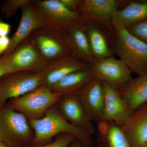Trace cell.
<instances>
[{"instance_id": "28", "label": "cell", "mask_w": 147, "mask_h": 147, "mask_svg": "<svg viewBox=\"0 0 147 147\" xmlns=\"http://www.w3.org/2000/svg\"><path fill=\"white\" fill-rule=\"evenodd\" d=\"M10 42V38L8 36L0 37V57L8 49Z\"/></svg>"}, {"instance_id": "6", "label": "cell", "mask_w": 147, "mask_h": 147, "mask_svg": "<svg viewBox=\"0 0 147 147\" xmlns=\"http://www.w3.org/2000/svg\"><path fill=\"white\" fill-rule=\"evenodd\" d=\"M27 119L9 106L0 109V141L10 147L28 142L32 133Z\"/></svg>"}, {"instance_id": "24", "label": "cell", "mask_w": 147, "mask_h": 147, "mask_svg": "<svg viewBox=\"0 0 147 147\" xmlns=\"http://www.w3.org/2000/svg\"><path fill=\"white\" fill-rule=\"evenodd\" d=\"M126 29L131 34L147 44V19L134 24Z\"/></svg>"}, {"instance_id": "25", "label": "cell", "mask_w": 147, "mask_h": 147, "mask_svg": "<svg viewBox=\"0 0 147 147\" xmlns=\"http://www.w3.org/2000/svg\"><path fill=\"white\" fill-rule=\"evenodd\" d=\"M76 139V137L72 134L63 133L60 134L54 142L50 144L36 146L34 147H68Z\"/></svg>"}, {"instance_id": "9", "label": "cell", "mask_w": 147, "mask_h": 147, "mask_svg": "<svg viewBox=\"0 0 147 147\" xmlns=\"http://www.w3.org/2000/svg\"><path fill=\"white\" fill-rule=\"evenodd\" d=\"M93 76L119 90L132 79L131 71L113 57L96 60L90 66Z\"/></svg>"}, {"instance_id": "21", "label": "cell", "mask_w": 147, "mask_h": 147, "mask_svg": "<svg viewBox=\"0 0 147 147\" xmlns=\"http://www.w3.org/2000/svg\"><path fill=\"white\" fill-rule=\"evenodd\" d=\"M86 30L92 54L96 60L113 57V51L109 47L105 34L96 23L85 20Z\"/></svg>"}, {"instance_id": "23", "label": "cell", "mask_w": 147, "mask_h": 147, "mask_svg": "<svg viewBox=\"0 0 147 147\" xmlns=\"http://www.w3.org/2000/svg\"><path fill=\"white\" fill-rule=\"evenodd\" d=\"M30 0H7L1 3L0 11L3 16L9 18L15 15L17 10Z\"/></svg>"}, {"instance_id": "19", "label": "cell", "mask_w": 147, "mask_h": 147, "mask_svg": "<svg viewBox=\"0 0 147 147\" xmlns=\"http://www.w3.org/2000/svg\"><path fill=\"white\" fill-rule=\"evenodd\" d=\"M93 79L91 69L89 66L69 74L55 83L50 90L62 97L78 94Z\"/></svg>"}, {"instance_id": "17", "label": "cell", "mask_w": 147, "mask_h": 147, "mask_svg": "<svg viewBox=\"0 0 147 147\" xmlns=\"http://www.w3.org/2000/svg\"><path fill=\"white\" fill-rule=\"evenodd\" d=\"M119 127L131 147H144L147 144V105L132 112L126 122Z\"/></svg>"}, {"instance_id": "3", "label": "cell", "mask_w": 147, "mask_h": 147, "mask_svg": "<svg viewBox=\"0 0 147 147\" xmlns=\"http://www.w3.org/2000/svg\"><path fill=\"white\" fill-rule=\"evenodd\" d=\"M62 97L48 88L40 86L20 97L11 99L9 106L24 114L29 120L38 119L50 108L58 104Z\"/></svg>"}, {"instance_id": "22", "label": "cell", "mask_w": 147, "mask_h": 147, "mask_svg": "<svg viewBox=\"0 0 147 147\" xmlns=\"http://www.w3.org/2000/svg\"><path fill=\"white\" fill-rule=\"evenodd\" d=\"M107 139L109 147H132L121 127L112 122Z\"/></svg>"}, {"instance_id": "29", "label": "cell", "mask_w": 147, "mask_h": 147, "mask_svg": "<svg viewBox=\"0 0 147 147\" xmlns=\"http://www.w3.org/2000/svg\"><path fill=\"white\" fill-rule=\"evenodd\" d=\"M6 75V72L4 65L3 61V60L0 58V79L1 78Z\"/></svg>"}, {"instance_id": "4", "label": "cell", "mask_w": 147, "mask_h": 147, "mask_svg": "<svg viewBox=\"0 0 147 147\" xmlns=\"http://www.w3.org/2000/svg\"><path fill=\"white\" fill-rule=\"evenodd\" d=\"M31 3L44 25L63 35L69 27L82 21L79 12L69 10L60 0H33Z\"/></svg>"}, {"instance_id": "11", "label": "cell", "mask_w": 147, "mask_h": 147, "mask_svg": "<svg viewBox=\"0 0 147 147\" xmlns=\"http://www.w3.org/2000/svg\"><path fill=\"white\" fill-rule=\"evenodd\" d=\"M57 106V110L68 122L90 135L93 134L94 129L92 121L78 94L63 96L58 102Z\"/></svg>"}, {"instance_id": "31", "label": "cell", "mask_w": 147, "mask_h": 147, "mask_svg": "<svg viewBox=\"0 0 147 147\" xmlns=\"http://www.w3.org/2000/svg\"><path fill=\"white\" fill-rule=\"evenodd\" d=\"M0 147H11L7 145H6L4 143H3L2 142L0 141Z\"/></svg>"}, {"instance_id": "5", "label": "cell", "mask_w": 147, "mask_h": 147, "mask_svg": "<svg viewBox=\"0 0 147 147\" xmlns=\"http://www.w3.org/2000/svg\"><path fill=\"white\" fill-rule=\"evenodd\" d=\"M3 61L6 75L14 72L28 71L38 73L46 64L30 36L24 40Z\"/></svg>"}, {"instance_id": "12", "label": "cell", "mask_w": 147, "mask_h": 147, "mask_svg": "<svg viewBox=\"0 0 147 147\" xmlns=\"http://www.w3.org/2000/svg\"><path fill=\"white\" fill-rule=\"evenodd\" d=\"M121 1L81 0L78 12L83 20H90L112 29L111 18Z\"/></svg>"}, {"instance_id": "10", "label": "cell", "mask_w": 147, "mask_h": 147, "mask_svg": "<svg viewBox=\"0 0 147 147\" xmlns=\"http://www.w3.org/2000/svg\"><path fill=\"white\" fill-rule=\"evenodd\" d=\"M88 66L73 54L47 63L38 72L41 79V86L50 90L55 83L69 74Z\"/></svg>"}, {"instance_id": "16", "label": "cell", "mask_w": 147, "mask_h": 147, "mask_svg": "<svg viewBox=\"0 0 147 147\" xmlns=\"http://www.w3.org/2000/svg\"><path fill=\"white\" fill-rule=\"evenodd\" d=\"M63 36L73 55L90 66L96 59L91 50L85 21L74 24Z\"/></svg>"}, {"instance_id": "2", "label": "cell", "mask_w": 147, "mask_h": 147, "mask_svg": "<svg viewBox=\"0 0 147 147\" xmlns=\"http://www.w3.org/2000/svg\"><path fill=\"white\" fill-rule=\"evenodd\" d=\"M115 52L131 72L139 76L147 73V44L126 28L116 30Z\"/></svg>"}, {"instance_id": "27", "label": "cell", "mask_w": 147, "mask_h": 147, "mask_svg": "<svg viewBox=\"0 0 147 147\" xmlns=\"http://www.w3.org/2000/svg\"><path fill=\"white\" fill-rule=\"evenodd\" d=\"M11 29V26L9 24L6 23L0 18V37L7 36Z\"/></svg>"}, {"instance_id": "18", "label": "cell", "mask_w": 147, "mask_h": 147, "mask_svg": "<svg viewBox=\"0 0 147 147\" xmlns=\"http://www.w3.org/2000/svg\"><path fill=\"white\" fill-rule=\"evenodd\" d=\"M146 19H147V0L130 1L123 9H117L113 13L111 25L116 30L127 28Z\"/></svg>"}, {"instance_id": "14", "label": "cell", "mask_w": 147, "mask_h": 147, "mask_svg": "<svg viewBox=\"0 0 147 147\" xmlns=\"http://www.w3.org/2000/svg\"><path fill=\"white\" fill-rule=\"evenodd\" d=\"M21 9V17L20 23L16 31L10 38L9 47L4 53L3 57L10 55L34 31L44 25L42 19L32 5L31 0Z\"/></svg>"}, {"instance_id": "15", "label": "cell", "mask_w": 147, "mask_h": 147, "mask_svg": "<svg viewBox=\"0 0 147 147\" xmlns=\"http://www.w3.org/2000/svg\"><path fill=\"white\" fill-rule=\"evenodd\" d=\"M102 82L104 94V114L103 121L112 122L121 126L126 122L131 115L125 101L119 91Z\"/></svg>"}, {"instance_id": "20", "label": "cell", "mask_w": 147, "mask_h": 147, "mask_svg": "<svg viewBox=\"0 0 147 147\" xmlns=\"http://www.w3.org/2000/svg\"><path fill=\"white\" fill-rule=\"evenodd\" d=\"M131 113L147 102V73L131 79L119 90Z\"/></svg>"}, {"instance_id": "1", "label": "cell", "mask_w": 147, "mask_h": 147, "mask_svg": "<svg viewBox=\"0 0 147 147\" xmlns=\"http://www.w3.org/2000/svg\"><path fill=\"white\" fill-rule=\"evenodd\" d=\"M29 122L34 131V140L38 144L49 142L55 136L63 133L74 135L84 146H88L91 142V135L68 122L54 106L41 118L32 119Z\"/></svg>"}, {"instance_id": "30", "label": "cell", "mask_w": 147, "mask_h": 147, "mask_svg": "<svg viewBox=\"0 0 147 147\" xmlns=\"http://www.w3.org/2000/svg\"><path fill=\"white\" fill-rule=\"evenodd\" d=\"M70 147H82V144L79 141L78 142H74Z\"/></svg>"}, {"instance_id": "7", "label": "cell", "mask_w": 147, "mask_h": 147, "mask_svg": "<svg viewBox=\"0 0 147 147\" xmlns=\"http://www.w3.org/2000/svg\"><path fill=\"white\" fill-rule=\"evenodd\" d=\"M46 63L73 54L63 35L44 25L30 35Z\"/></svg>"}, {"instance_id": "13", "label": "cell", "mask_w": 147, "mask_h": 147, "mask_svg": "<svg viewBox=\"0 0 147 147\" xmlns=\"http://www.w3.org/2000/svg\"><path fill=\"white\" fill-rule=\"evenodd\" d=\"M78 94L92 121H103L105 100L102 82L93 78Z\"/></svg>"}, {"instance_id": "26", "label": "cell", "mask_w": 147, "mask_h": 147, "mask_svg": "<svg viewBox=\"0 0 147 147\" xmlns=\"http://www.w3.org/2000/svg\"><path fill=\"white\" fill-rule=\"evenodd\" d=\"M60 1L69 10L78 12L81 0H60Z\"/></svg>"}, {"instance_id": "8", "label": "cell", "mask_w": 147, "mask_h": 147, "mask_svg": "<svg viewBox=\"0 0 147 147\" xmlns=\"http://www.w3.org/2000/svg\"><path fill=\"white\" fill-rule=\"evenodd\" d=\"M38 73L28 71L14 72L0 79V109L7 100L16 98L41 86Z\"/></svg>"}, {"instance_id": "32", "label": "cell", "mask_w": 147, "mask_h": 147, "mask_svg": "<svg viewBox=\"0 0 147 147\" xmlns=\"http://www.w3.org/2000/svg\"><path fill=\"white\" fill-rule=\"evenodd\" d=\"M144 147H147V144L146 145V146H145Z\"/></svg>"}]
</instances>
